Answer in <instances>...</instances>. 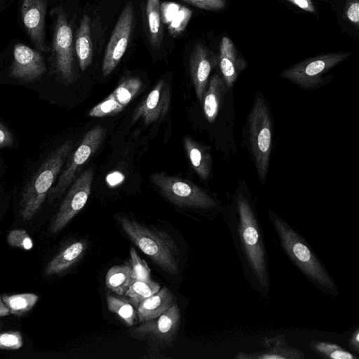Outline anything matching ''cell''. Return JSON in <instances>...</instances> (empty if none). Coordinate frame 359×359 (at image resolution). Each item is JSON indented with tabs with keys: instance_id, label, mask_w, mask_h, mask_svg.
<instances>
[{
	"instance_id": "1",
	"label": "cell",
	"mask_w": 359,
	"mask_h": 359,
	"mask_svg": "<svg viewBox=\"0 0 359 359\" xmlns=\"http://www.w3.org/2000/svg\"><path fill=\"white\" fill-rule=\"evenodd\" d=\"M117 220L130 240L157 266L170 275L179 271L180 251L166 232L147 226L126 216Z\"/></svg>"
},
{
	"instance_id": "2",
	"label": "cell",
	"mask_w": 359,
	"mask_h": 359,
	"mask_svg": "<svg viewBox=\"0 0 359 359\" xmlns=\"http://www.w3.org/2000/svg\"><path fill=\"white\" fill-rule=\"evenodd\" d=\"M73 142H63L46 158L25 187L20 201V214L25 221L39 211L55 183L62 168L72 153Z\"/></svg>"
},
{
	"instance_id": "3",
	"label": "cell",
	"mask_w": 359,
	"mask_h": 359,
	"mask_svg": "<svg viewBox=\"0 0 359 359\" xmlns=\"http://www.w3.org/2000/svg\"><path fill=\"white\" fill-rule=\"evenodd\" d=\"M247 143L257 175L265 183L272 147L273 124L268 104L259 92L246 120Z\"/></svg>"
},
{
	"instance_id": "4",
	"label": "cell",
	"mask_w": 359,
	"mask_h": 359,
	"mask_svg": "<svg viewBox=\"0 0 359 359\" xmlns=\"http://www.w3.org/2000/svg\"><path fill=\"white\" fill-rule=\"evenodd\" d=\"M274 226L287 255L299 268L317 284L330 289L334 284L314 254L298 234L274 214H271Z\"/></svg>"
},
{
	"instance_id": "5",
	"label": "cell",
	"mask_w": 359,
	"mask_h": 359,
	"mask_svg": "<svg viewBox=\"0 0 359 359\" xmlns=\"http://www.w3.org/2000/svg\"><path fill=\"white\" fill-rule=\"evenodd\" d=\"M239 233L248 262L263 283L266 280L265 251L258 224L250 204L242 195L237 198Z\"/></svg>"
},
{
	"instance_id": "6",
	"label": "cell",
	"mask_w": 359,
	"mask_h": 359,
	"mask_svg": "<svg viewBox=\"0 0 359 359\" xmlns=\"http://www.w3.org/2000/svg\"><path fill=\"white\" fill-rule=\"evenodd\" d=\"M150 180L161 194L177 206L210 209L216 205L210 196L191 181L164 172L154 173Z\"/></svg>"
},
{
	"instance_id": "7",
	"label": "cell",
	"mask_w": 359,
	"mask_h": 359,
	"mask_svg": "<svg viewBox=\"0 0 359 359\" xmlns=\"http://www.w3.org/2000/svg\"><path fill=\"white\" fill-rule=\"evenodd\" d=\"M351 55V53L341 52L311 57L285 69L280 76L303 89L313 90L325 81L323 76L327 72Z\"/></svg>"
},
{
	"instance_id": "8",
	"label": "cell",
	"mask_w": 359,
	"mask_h": 359,
	"mask_svg": "<svg viewBox=\"0 0 359 359\" xmlns=\"http://www.w3.org/2000/svg\"><path fill=\"white\" fill-rule=\"evenodd\" d=\"M106 130L97 126L88 130L81 143L72 155H69L66 166L61 170L57 180L50 189L48 202L51 203L60 198L74 181L81 168L93 155L102 142Z\"/></svg>"
},
{
	"instance_id": "9",
	"label": "cell",
	"mask_w": 359,
	"mask_h": 359,
	"mask_svg": "<svg viewBox=\"0 0 359 359\" xmlns=\"http://www.w3.org/2000/svg\"><path fill=\"white\" fill-rule=\"evenodd\" d=\"M93 171L85 170L74 180L52 220L50 231L57 233L83 208L91 192Z\"/></svg>"
},
{
	"instance_id": "10",
	"label": "cell",
	"mask_w": 359,
	"mask_h": 359,
	"mask_svg": "<svg viewBox=\"0 0 359 359\" xmlns=\"http://www.w3.org/2000/svg\"><path fill=\"white\" fill-rule=\"evenodd\" d=\"M52 51L55 68L67 82L74 79L73 33L62 7L55 9Z\"/></svg>"
},
{
	"instance_id": "11",
	"label": "cell",
	"mask_w": 359,
	"mask_h": 359,
	"mask_svg": "<svg viewBox=\"0 0 359 359\" xmlns=\"http://www.w3.org/2000/svg\"><path fill=\"white\" fill-rule=\"evenodd\" d=\"M133 18V6L129 2L123 9L106 47L102 65L104 76L114 71L125 54L131 36Z\"/></svg>"
},
{
	"instance_id": "12",
	"label": "cell",
	"mask_w": 359,
	"mask_h": 359,
	"mask_svg": "<svg viewBox=\"0 0 359 359\" xmlns=\"http://www.w3.org/2000/svg\"><path fill=\"white\" fill-rule=\"evenodd\" d=\"M46 66L41 53L23 43H16L9 69L11 77L21 82H32L42 76Z\"/></svg>"
},
{
	"instance_id": "13",
	"label": "cell",
	"mask_w": 359,
	"mask_h": 359,
	"mask_svg": "<svg viewBox=\"0 0 359 359\" xmlns=\"http://www.w3.org/2000/svg\"><path fill=\"white\" fill-rule=\"evenodd\" d=\"M46 0H21L20 12L25 29L35 47L43 52L49 50L46 43Z\"/></svg>"
},
{
	"instance_id": "14",
	"label": "cell",
	"mask_w": 359,
	"mask_h": 359,
	"mask_svg": "<svg viewBox=\"0 0 359 359\" xmlns=\"http://www.w3.org/2000/svg\"><path fill=\"white\" fill-rule=\"evenodd\" d=\"M170 104V87L165 81L161 80L135 109L133 121L142 119L146 124L160 121L168 113Z\"/></svg>"
},
{
	"instance_id": "15",
	"label": "cell",
	"mask_w": 359,
	"mask_h": 359,
	"mask_svg": "<svg viewBox=\"0 0 359 359\" xmlns=\"http://www.w3.org/2000/svg\"><path fill=\"white\" fill-rule=\"evenodd\" d=\"M180 311L175 303L157 318L144 322L133 330L140 336L152 337L163 343H170L176 337L180 325Z\"/></svg>"
},
{
	"instance_id": "16",
	"label": "cell",
	"mask_w": 359,
	"mask_h": 359,
	"mask_svg": "<svg viewBox=\"0 0 359 359\" xmlns=\"http://www.w3.org/2000/svg\"><path fill=\"white\" fill-rule=\"evenodd\" d=\"M216 63L215 58L203 44L199 43L195 46L190 55V74L201 103L208 87L210 74Z\"/></svg>"
},
{
	"instance_id": "17",
	"label": "cell",
	"mask_w": 359,
	"mask_h": 359,
	"mask_svg": "<svg viewBox=\"0 0 359 359\" xmlns=\"http://www.w3.org/2000/svg\"><path fill=\"white\" fill-rule=\"evenodd\" d=\"M219 66L226 89L233 86L239 74L246 67L247 62L238 53L231 39H222L219 46Z\"/></svg>"
},
{
	"instance_id": "18",
	"label": "cell",
	"mask_w": 359,
	"mask_h": 359,
	"mask_svg": "<svg viewBox=\"0 0 359 359\" xmlns=\"http://www.w3.org/2000/svg\"><path fill=\"white\" fill-rule=\"evenodd\" d=\"M172 293L166 287L141 302L137 306V318L140 323L153 320L175 304Z\"/></svg>"
},
{
	"instance_id": "19",
	"label": "cell",
	"mask_w": 359,
	"mask_h": 359,
	"mask_svg": "<svg viewBox=\"0 0 359 359\" xmlns=\"http://www.w3.org/2000/svg\"><path fill=\"white\" fill-rule=\"evenodd\" d=\"M184 147L196 172L203 180H207L212 168V158L209 149L189 136L184 138Z\"/></svg>"
},
{
	"instance_id": "20",
	"label": "cell",
	"mask_w": 359,
	"mask_h": 359,
	"mask_svg": "<svg viewBox=\"0 0 359 359\" xmlns=\"http://www.w3.org/2000/svg\"><path fill=\"white\" fill-rule=\"evenodd\" d=\"M86 249L84 241H76L62 249L45 269L46 276L62 273L73 266L83 255Z\"/></svg>"
},
{
	"instance_id": "21",
	"label": "cell",
	"mask_w": 359,
	"mask_h": 359,
	"mask_svg": "<svg viewBox=\"0 0 359 359\" xmlns=\"http://www.w3.org/2000/svg\"><path fill=\"white\" fill-rule=\"evenodd\" d=\"M226 89L222 77L218 74H213L202 102L205 116L210 123H213L217 116Z\"/></svg>"
},
{
	"instance_id": "22",
	"label": "cell",
	"mask_w": 359,
	"mask_h": 359,
	"mask_svg": "<svg viewBox=\"0 0 359 359\" xmlns=\"http://www.w3.org/2000/svg\"><path fill=\"white\" fill-rule=\"evenodd\" d=\"M75 49L80 69L86 70L93 60V46L90 36V20L84 15L81 20L76 35Z\"/></svg>"
},
{
	"instance_id": "23",
	"label": "cell",
	"mask_w": 359,
	"mask_h": 359,
	"mask_svg": "<svg viewBox=\"0 0 359 359\" xmlns=\"http://www.w3.org/2000/svg\"><path fill=\"white\" fill-rule=\"evenodd\" d=\"M163 19L168 26L171 35L176 36L184 31L191 16L189 8L175 3L164 2L161 4Z\"/></svg>"
},
{
	"instance_id": "24",
	"label": "cell",
	"mask_w": 359,
	"mask_h": 359,
	"mask_svg": "<svg viewBox=\"0 0 359 359\" xmlns=\"http://www.w3.org/2000/svg\"><path fill=\"white\" fill-rule=\"evenodd\" d=\"M132 271L127 264L109 269L105 277L107 287L117 295L125 294L133 280Z\"/></svg>"
},
{
	"instance_id": "25",
	"label": "cell",
	"mask_w": 359,
	"mask_h": 359,
	"mask_svg": "<svg viewBox=\"0 0 359 359\" xmlns=\"http://www.w3.org/2000/svg\"><path fill=\"white\" fill-rule=\"evenodd\" d=\"M109 311L115 313L127 326L135 324L137 313L130 301L118 296L107 294Z\"/></svg>"
},
{
	"instance_id": "26",
	"label": "cell",
	"mask_w": 359,
	"mask_h": 359,
	"mask_svg": "<svg viewBox=\"0 0 359 359\" xmlns=\"http://www.w3.org/2000/svg\"><path fill=\"white\" fill-rule=\"evenodd\" d=\"M161 289L158 283L150 280L133 279L125 294L133 306L156 293Z\"/></svg>"
},
{
	"instance_id": "27",
	"label": "cell",
	"mask_w": 359,
	"mask_h": 359,
	"mask_svg": "<svg viewBox=\"0 0 359 359\" xmlns=\"http://www.w3.org/2000/svg\"><path fill=\"white\" fill-rule=\"evenodd\" d=\"M2 300L8 308L10 313L21 316L29 311L38 301L39 297L34 293L1 296Z\"/></svg>"
},
{
	"instance_id": "28",
	"label": "cell",
	"mask_w": 359,
	"mask_h": 359,
	"mask_svg": "<svg viewBox=\"0 0 359 359\" xmlns=\"http://www.w3.org/2000/svg\"><path fill=\"white\" fill-rule=\"evenodd\" d=\"M160 11V0L147 1L146 14L149 29L150 41L154 48L159 46L162 39Z\"/></svg>"
},
{
	"instance_id": "29",
	"label": "cell",
	"mask_w": 359,
	"mask_h": 359,
	"mask_svg": "<svg viewBox=\"0 0 359 359\" xmlns=\"http://www.w3.org/2000/svg\"><path fill=\"white\" fill-rule=\"evenodd\" d=\"M142 86L140 79L128 78L123 80L111 93L115 100L123 107L135 97Z\"/></svg>"
},
{
	"instance_id": "30",
	"label": "cell",
	"mask_w": 359,
	"mask_h": 359,
	"mask_svg": "<svg viewBox=\"0 0 359 359\" xmlns=\"http://www.w3.org/2000/svg\"><path fill=\"white\" fill-rule=\"evenodd\" d=\"M124 107L120 104L111 93L104 100L93 107L88 112L91 117H104L116 115L123 110Z\"/></svg>"
},
{
	"instance_id": "31",
	"label": "cell",
	"mask_w": 359,
	"mask_h": 359,
	"mask_svg": "<svg viewBox=\"0 0 359 359\" xmlns=\"http://www.w3.org/2000/svg\"><path fill=\"white\" fill-rule=\"evenodd\" d=\"M130 259L128 264L132 271L133 279L150 280L151 269L147 263L142 259L133 248H130Z\"/></svg>"
},
{
	"instance_id": "32",
	"label": "cell",
	"mask_w": 359,
	"mask_h": 359,
	"mask_svg": "<svg viewBox=\"0 0 359 359\" xmlns=\"http://www.w3.org/2000/svg\"><path fill=\"white\" fill-rule=\"evenodd\" d=\"M7 241L11 246L20 248L26 250H31L33 241L24 229H14L9 232Z\"/></svg>"
},
{
	"instance_id": "33",
	"label": "cell",
	"mask_w": 359,
	"mask_h": 359,
	"mask_svg": "<svg viewBox=\"0 0 359 359\" xmlns=\"http://www.w3.org/2000/svg\"><path fill=\"white\" fill-rule=\"evenodd\" d=\"M23 339L18 331H8L0 333V348L17 350L22 347Z\"/></svg>"
},
{
	"instance_id": "34",
	"label": "cell",
	"mask_w": 359,
	"mask_h": 359,
	"mask_svg": "<svg viewBox=\"0 0 359 359\" xmlns=\"http://www.w3.org/2000/svg\"><path fill=\"white\" fill-rule=\"evenodd\" d=\"M316 349L334 359H352L354 356L350 353L341 349L339 346L323 342L318 343Z\"/></svg>"
},
{
	"instance_id": "35",
	"label": "cell",
	"mask_w": 359,
	"mask_h": 359,
	"mask_svg": "<svg viewBox=\"0 0 359 359\" xmlns=\"http://www.w3.org/2000/svg\"><path fill=\"white\" fill-rule=\"evenodd\" d=\"M194 6L208 11H219L226 6V0H182Z\"/></svg>"
},
{
	"instance_id": "36",
	"label": "cell",
	"mask_w": 359,
	"mask_h": 359,
	"mask_svg": "<svg viewBox=\"0 0 359 359\" xmlns=\"http://www.w3.org/2000/svg\"><path fill=\"white\" fill-rule=\"evenodd\" d=\"M347 19L358 27L359 24V0H349L345 8Z\"/></svg>"
},
{
	"instance_id": "37",
	"label": "cell",
	"mask_w": 359,
	"mask_h": 359,
	"mask_svg": "<svg viewBox=\"0 0 359 359\" xmlns=\"http://www.w3.org/2000/svg\"><path fill=\"white\" fill-rule=\"evenodd\" d=\"M13 137L8 128L0 122V149L12 146Z\"/></svg>"
},
{
	"instance_id": "38",
	"label": "cell",
	"mask_w": 359,
	"mask_h": 359,
	"mask_svg": "<svg viewBox=\"0 0 359 359\" xmlns=\"http://www.w3.org/2000/svg\"><path fill=\"white\" fill-rule=\"evenodd\" d=\"M299 8L309 13H316V8L312 0H286Z\"/></svg>"
},
{
	"instance_id": "39",
	"label": "cell",
	"mask_w": 359,
	"mask_h": 359,
	"mask_svg": "<svg viewBox=\"0 0 359 359\" xmlns=\"http://www.w3.org/2000/svg\"><path fill=\"white\" fill-rule=\"evenodd\" d=\"M10 313L8 308L4 303L1 296L0 295V317L7 316Z\"/></svg>"
},
{
	"instance_id": "40",
	"label": "cell",
	"mask_w": 359,
	"mask_h": 359,
	"mask_svg": "<svg viewBox=\"0 0 359 359\" xmlns=\"http://www.w3.org/2000/svg\"><path fill=\"white\" fill-rule=\"evenodd\" d=\"M259 358H263V359H278V358L283 359V358H285V357L278 355H262Z\"/></svg>"
}]
</instances>
